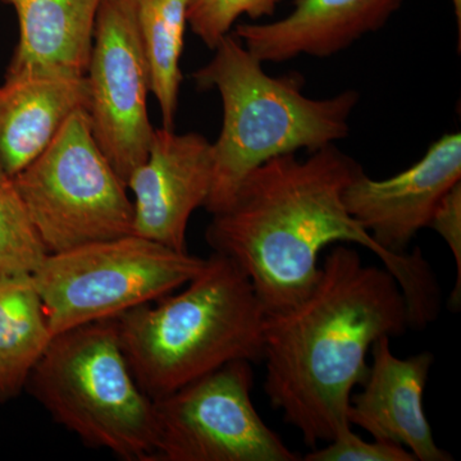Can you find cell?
I'll list each match as a JSON object with an SVG mask.
<instances>
[{"label": "cell", "mask_w": 461, "mask_h": 461, "mask_svg": "<svg viewBox=\"0 0 461 461\" xmlns=\"http://www.w3.org/2000/svg\"><path fill=\"white\" fill-rule=\"evenodd\" d=\"M295 154L272 158L249 173L230 205L212 214L209 247L248 276L267 314H275L308 294L324 249L359 245L396 278L411 329L433 323L441 294L420 249L405 256L387 253L346 208V187L363 167L335 144L311 151L306 159Z\"/></svg>", "instance_id": "6da1fadb"}, {"label": "cell", "mask_w": 461, "mask_h": 461, "mask_svg": "<svg viewBox=\"0 0 461 461\" xmlns=\"http://www.w3.org/2000/svg\"><path fill=\"white\" fill-rule=\"evenodd\" d=\"M411 329L408 303L384 267L348 245L330 248L308 294L264 326V391L309 447L351 429L354 388L368 375L378 339Z\"/></svg>", "instance_id": "7a4b0ae2"}, {"label": "cell", "mask_w": 461, "mask_h": 461, "mask_svg": "<svg viewBox=\"0 0 461 461\" xmlns=\"http://www.w3.org/2000/svg\"><path fill=\"white\" fill-rule=\"evenodd\" d=\"M185 286L115 318L133 377L151 400L226 364L263 359L266 308L230 258L213 251Z\"/></svg>", "instance_id": "3957f363"}, {"label": "cell", "mask_w": 461, "mask_h": 461, "mask_svg": "<svg viewBox=\"0 0 461 461\" xmlns=\"http://www.w3.org/2000/svg\"><path fill=\"white\" fill-rule=\"evenodd\" d=\"M213 58L194 72L196 86L215 89L223 104V123L213 148V177L204 208L211 214L232 202L245 177L272 158L309 151L348 138L357 90L324 99L304 94L299 74H267L235 35H227Z\"/></svg>", "instance_id": "277c9868"}, {"label": "cell", "mask_w": 461, "mask_h": 461, "mask_svg": "<svg viewBox=\"0 0 461 461\" xmlns=\"http://www.w3.org/2000/svg\"><path fill=\"white\" fill-rule=\"evenodd\" d=\"M26 387L51 420L85 445L123 460L153 461V400L133 377L115 320L54 336Z\"/></svg>", "instance_id": "5b68a950"}, {"label": "cell", "mask_w": 461, "mask_h": 461, "mask_svg": "<svg viewBox=\"0 0 461 461\" xmlns=\"http://www.w3.org/2000/svg\"><path fill=\"white\" fill-rule=\"evenodd\" d=\"M205 259L127 235L48 254L32 273L51 335L115 320L193 280Z\"/></svg>", "instance_id": "8992f818"}, {"label": "cell", "mask_w": 461, "mask_h": 461, "mask_svg": "<svg viewBox=\"0 0 461 461\" xmlns=\"http://www.w3.org/2000/svg\"><path fill=\"white\" fill-rule=\"evenodd\" d=\"M14 180L48 254L133 232L126 182L94 139L87 111L71 115Z\"/></svg>", "instance_id": "52a82bcc"}, {"label": "cell", "mask_w": 461, "mask_h": 461, "mask_svg": "<svg viewBox=\"0 0 461 461\" xmlns=\"http://www.w3.org/2000/svg\"><path fill=\"white\" fill-rule=\"evenodd\" d=\"M239 360L153 400V461H297L254 406V373Z\"/></svg>", "instance_id": "ba28073f"}, {"label": "cell", "mask_w": 461, "mask_h": 461, "mask_svg": "<svg viewBox=\"0 0 461 461\" xmlns=\"http://www.w3.org/2000/svg\"><path fill=\"white\" fill-rule=\"evenodd\" d=\"M86 78L94 139L127 185L147 159L156 131L149 118L150 74L135 0H102Z\"/></svg>", "instance_id": "9c48e42d"}, {"label": "cell", "mask_w": 461, "mask_h": 461, "mask_svg": "<svg viewBox=\"0 0 461 461\" xmlns=\"http://www.w3.org/2000/svg\"><path fill=\"white\" fill-rule=\"evenodd\" d=\"M212 177L213 148L204 136L156 129L147 159L127 180L133 195V235L187 251L190 218L204 208Z\"/></svg>", "instance_id": "30bf717a"}, {"label": "cell", "mask_w": 461, "mask_h": 461, "mask_svg": "<svg viewBox=\"0 0 461 461\" xmlns=\"http://www.w3.org/2000/svg\"><path fill=\"white\" fill-rule=\"evenodd\" d=\"M461 182V133H445L408 169L373 180L364 169L346 187L344 202L379 247L393 256L408 254L420 230L448 190Z\"/></svg>", "instance_id": "8fae6325"}, {"label": "cell", "mask_w": 461, "mask_h": 461, "mask_svg": "<svg viewBox=\"0 0 461 461\" xmlns=\"http://www.w3.org/2000/svg\"><path fill=\"white\" fill-rule=\"evenodd\" d=\"M371 354L363 390L351 396V427H359L377 441L402 446L417 461L454 460L436 444L424 411L433 354L421 351L402 359L393 353L387 336L373 344Z\"/></svg>", "instance_id": "7c38bea8"}, {"label": "cell", "mask_w": 461, "mask_h": 461, "mask_svg": "<svg viewBox=\"0 0 461 461\" xmlns=\"http://www.w3.org/2000/svg\"><path fill=\"white\" fill-rule=\"evenodd\" d=\"M402 5V0H296L281 20L241 23L233 35L263 63L332 57L382 29Z\"/></svg>", "instance_id": "4fadbf2b"}, {"label": "cell", "mask_w": 461, "mask_h": 461, "mask_svg": "<svg viewBox=\"0 0 461 461\" xmlns=\"http://www.w3.org/2000/svg\"><path fill=\"white\" fill-rule=\"evenodd\" d=\"M86 75L26 71L0 86V167L14 177L50 147L67 121L87 111Z\"/></svg>", "instance_id": "5bb4252c"}, {"label": "cell", "mask_w": 461, "mask_h": 461, "mask_svg": "<svg viewBox=\"0 0 461 461\" xmlns=\"http://www.w3.org/2000/svg\"><path fill=\"white\" fill-rule=\"evenodd\" d=\"M17 14L18 38L7 74L86 75L102 0H2Z\"/></svg>", "instance_id": "9a60e30c"}, {"label": "cell", "mask_w": 461, "mask_h": 461, "mask_svg": "<svg viewBox=\"0 0 461 461\" xmlns=\"http://www.w3.org/2000/svg\"><path fill=\"white\" fill-rule=\"evenodd\" d=\"M53 338L32 273L0 277V402L23 393Z\"/></svg>", "instance_id": "2e32d148"}, {"label": "cell", "mask_w": 461, "mask_h": 461, "mask_svg": "<svg viewBox=\"0 0 461 461\" xmlns=\"http://www.w3.org/2000/svg\"><path fill=\"white\" fill-rule=\"evenodd\" d=\"M191 0H135L136 20L165 129H175L182 83L181 57Z\"/></svg>", "instance_id": "e0dca14e"}, {"label": "cell", "mask_w": 461, "mask_h": 461, "mask_svg": "<svg viewBox=\"0 0 461 461\" xmlns=\"http://www.w3.org/2000/svg\"><path fill=\"white\" fill-rule=\"evenodd\" d=\"M47 256L14 177L0 167V277L33 273Z\"/></svg>", "instance_id": "ac0fdd59"}, {"label": "cell", "mask_w": 461, "mask_h": 461, "mask_svg": "<svg viewBox=\"0 0 461 461\" xmlns=\"http://www.w3.org/2000/svg\"><path fill=\"white\" fill-rule=\"evenodd\" d=\"M281 0H191L187 25L209 50L230 35V29L241 16L253 20L275 14Z\"/></svg>", "instance_id": "d6986e66"}, {"label": "cell", "mask_w": 461, "mask_h": 461, "mask_svg": "<svg viewBox=\"0 0 461 461\" xmlns=\"http://www.w3.org/2000/svg\"><path fill=\"white\" fill-rule=\"evenodd\" d=\"M304 461H417L411 451L390 442L364 441L348 429L324 447H315Z\"/></svg>", "instance_id": "ffe728a7"}, {"label": "cell", "mask_w": 461, "mask_h": 461, "mask_svg": "<svg viewBox=\"0 0 461 461\" xmlns=\"http://www.w3.org/2000/svg\"><path fill=\"white\" fill-rule=\"evenodd\" d=\"M429 227L444 239L456 264V280L450 295V308L456 313L461 305V182L438 203Z\"/></svg>", "instance_id": "44dd1931"}, {"label": "cell", "mask_w": 461, "mask_h": 461, "mask_svg": "<svg viewBox=\"0 0 461 461\" xmlns=\"http://www.w3.org/2000/svg\"><path fill=\"white\" fill-rule=\"evenodd\" d=\"M453 3H454V7H455V12H456L457 23H459V27H460V23H461V0H453Z\"/></svg>", "instance_id": "7402d4cb"}]
</instances>
